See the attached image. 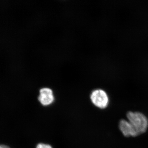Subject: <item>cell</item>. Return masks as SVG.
Wrapping results in <instances>:
<instances>
[{
  "label": "cell",
  "instance_id": "52a82bcc",
  "mask_svg": "<svg viewBox=\"0 0 148 148\" xmlns=\"http://www.w3.org/2000/svg\"><path fill=\"white\" fill-rule=\"evenodd\" d=\"M0 148H1V145H0Z\"/></svg>",
  "mask_w": 148,
  "mask_h": 148
},
{
  "label": "cell",
  "instance_id": "7a4b0ae2",
  "mask_svg": "<svg viewBox=\"0 0 148 148\" xmlns=\"http://www.w3.org/2000/svg\"><path fill=\"white\" fill-rule=\"evenodd\" d=\"M90 99L92 104L99 108L105 109L108 106V95L106 90L102 88H96L92 90Z\"/></svg>",
  "mask_w": 148,
  "mask_h": 148
},
{
  "label": "cell",
  "instance_id": "6da1fadb",
  "mask_svg": "<svg viewBox=\"0 0 148 148\" xmlns=\"http://www.w3.org/2000/svg\"><path fill=\"white\" fill-rule=\"evenodd\" d=\"M126 116L140 135L146 132L148 127V119L144 114L139 112H129Z\"/></svg>",
  "mask_w": 148,
  "mask_h": 148
},
{
  "label": "cell",
  "instance_id": "277c9868",
  "mask_svg": "<svg viewBox=\"0 0 148 148\" xmlns=\"http://www.w3.org/2000/svg\"><path fill=\"white\" fill-rule=\"evenodd\" d=\"M120 130L126 137H135L140 135L128 121L122 119L119 123Z\"/></svg>",
  "mask_w": 148,
  "mask_h": 148
},
{
  "label": "cell",
  "instance_id": "3957f363",
  "mask_svg": "<svg viewBox=\"0 0 148 148\" xmlns=\"http://www.w3.org/2000/svg\"><path fill=\"white\" fill-rule=\"evenodd\" d=\"M38 100L43 106H47L51 105L55 100L53 90L48 87L41 88Z\"/></svg>",
  "mask_w": 148,
  "mask_h": 148
},
{
  "label": "cell",
  "instance_id": "5b68a950",
  "mask_svg": "<svg viewBox=\"0 0 148 148\" xmlns=\"http://www.w3.org/2000/svg\"><path fill=\"white\" fill-rule=\"evenodd\" d=\"M36 148H53L50 145L44 143H39L36 146Z\"/></svg>",
  "mask_w": 148,
  "mask_h": 148
},
{
  "label": "cell",
  "instance_id": "8992f818",
  "mask_svg": "<svg viewBox=\"0 0 148 148\" xmlns=\"http://www.w3.org/2000/svg\"><path fill=\"white\" fill-rule=\"evenodd\" d=\"M1 148H10L8 146L4 145H2Z\"/></svg>",
  "mask_w": 148,
  "mask_h": 148
}]
</instances>
